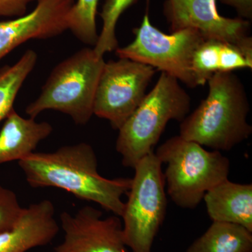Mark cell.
<instances>
[{
	"label": "cell",
	"mask_w": 252,
	"mask_h": 252,
	"mask_svg": "<svg viewBox=\"0 0 252 252\" xmlns=\"http://www.w3.org/2000/svg\"><path fill=\"white\" fill-rule=\"evenodd\" d=\"M135 37L127 46L116 49L119 59L132 60L175 77L189 88L198 87L192 69L195 50L205 40L197 30L187 28L165 34L151 23L148 11Z\"/></svg>",
	"instance_id": "7"
},
{
	"label": "cell",
	"mask_w": 252,
	"mask_h": 252,
	"mask_svg": "<svg viewBox=\"0 0 252 252\" xmlns=\"http://www.w3.org/2000/svg\"><path fill=\"white\" fill-rule=\"evenodd\" d=\"M137 0H106L102 6L100 17L102 28L94 50L99 57H104L106 53L112 52L117 49L118 40L116 28L123 13Z\"/></svg>",
	"instance_id": "19"
},
{
	"label": "cell",
	"mask_w": 252,
	"mask_h": 252,
	"mask_svg": "<svg viewBox=\"0 0 252 252\" xmlns=\"http://www.w3.org/2000/svg\"><path fill=\"white\" fill-rule=\"evenodd\" d=\"M163 14L170 32L191 28L200 32L205 39L239 45L252 39L248 35L250 21L222 16L217 10V0H165Z\"/></svg>",
	"instance_id": "10"
},
{
	"label": "cell",
	"mask_w": 252,
	"mask_h": 252,
	"mask_svg": "<svg viewBox=\"0 0 252 252\" xmlns=\"http://www.w3.org/2000/svg\"><path fill=\"white\" fill-rule=\"evenodd\" d=\"M157 71L130 59L105 62L94 95V115L119 130L143 100Z\"/></svg>",
	"instance_id": "8"
},
{
	"label": "cell",
	"mask_w": 252,
	"mask_h": 252,
	"mask_svg": "<svg viewBox=\"0 0 252 252\" xmlns=\"http://www.w3.org/2000/svg\"><path fill=\"white\" fill-rule=\"evenodd\" d=\"M52 131L49 123L37 122L32 118L26 119L13 109L0 130V165L19 161L33 153Z\"/></svg>",
	"instance_id": "15"
},
{
	"label": "cell",
	"mask_w": 252,
	"mask_h": 252,
	"mask_svg": "<svg viewBox=\"0 0 252 252\" xmlns=\"http://www.w3.org/2000/svg\"><path fill=\"white\" fill-rule=\"evenodd\" d=\"M154 153L167 165L163 176L167 193L181 208H195L209 190L229 175L228 158L180 135L168 139Z\"/></svg>",
	"instance_id": "5"
},
{
	"label": "cell",
	"mask_w": 252,
	"mask_h": 252,
	"mask_svg": "<svg viewBox=\"0 0 252 252\" xmlns=\"http://www.w3.org/2000/svg\"><path fill=\"white\" fill-rule=\"evenodd\" d=\"M220 3L231 6L236 11L238 17L252 21V0H219Z\"/></svg>",
	"instance_id": "22"
},
{
	"label": "cell",
	"mask_w": 252,
	"mask_h": 252,
	"mask_svg": "<svg viewBox=\"0 0 252 252\" xmlns=\"http://www.w3.org/2000/svg\"><path fill=\"white\" fill-rule=\"evenodd\" d=\"M190 97L175 77L161 72L152 90L119 130L116 149L124 167L133 169L154 148L171 120L188 116Z\"/></svg>",
	"instance_id": "3"
},
{
	"label": "cell",
	"mask_w": 252,
	"mask_h": 252,
	"mask_svg": "<svg viewBox=\"0 0 252 252\" xmlns=\"http://www.w3.org/2000/svg\"><path fill=\"white\" fill-rule=\"evenodd\" d=\"M32 0H0V16L20 17L26 14Z\"/></svg>",
	"instance_id": "21"
},
{
	"label": "cell",
	"mask_w": 252,
	"mask_h": 252,
	"mask_svg": "<svg viewBox=\"0 0 252 252\" xmlns=\"http://www.w3.org/2000/svg\"><path fill=\"white\" fill-rule=\"evenodd\" d=\"M52 201L43 200L23 207L17 221L0 233V252H26L51 243L59 233Z\"/></svg>",
	"instance_id": "12"
},
{
	"label": "cell",
	"mask_w": 252,
	"mask_h": 252,
	"mask_svg": "<svg viewBox=\"0 0 252 252\" xmlns=\"http://www.w3.org/2000/svg\"><path fill=\"white\" fill-rule=\"evenodd\" d=\"M212 221L241 225L252 232V185L228 179L209 190L203 198Z\"/></svg>",
	"instance_id": "14"
},
{
	"label": "cell",
	"mask_w": 252,
	"mask_h": 252,
	"mask_svg": "<svg viewBox=\"0 0 252 252\" xmlns=\"http://www.w3.org/2000/svg\"><path fill=\"white\" fill-rule=\"evenodd\" d=\"M162 162L154 152L137 162L127 192L122 218L123 233L132 252H152L167 210Z\"/></svg>",
	"instance_id": "6"
},
{
	"label": "cell",
	"mask_w": 252,
	"mask_h": 252,
	"mask_svg": "<svg viewBox=\"0 0 252 252\" xmlns=\"http://www.w3.org/2000/svg\"><path fill=\"white\" fill-rule=\"evenodd\" d=\"M252 69V39L233 44L217 39H205L195 50L192 69L198 86H204L214 74Z\"/></svg>",
	"instance_id": "13"
},
{
	"label": "cell",
	"mask_w": 252,
	"mask_h": 252,
	"mask_svg": "<svg viewBox=\"0 0 252 252\" xmlns=\"http://www.w3.org/2000/svg\"><path fill=\"white\" fill-rule=\"evenodd\" d=\"M23 209L15 192L0 185V233L15 224Z\"/></svg>",
	"instance_id": "20"
},
{
	"label": "cell",
	"mask_w": 252,
	"mask_h": 252,
	"mask_svg": "<svg viewBox=\"0 0 252 252\" xmlns=\"http://www.w3.org/2000/svg\"><path fill=\"white\" fill-rule=\"evenodd\" d=\"M18 162L31 187L63 189L122 217L125 206L122 197L128 192L132 179H107L99 175L97 156L91 144L81 142L52 152H34Z\"/></svg>",
	"instance_id": "1"
},
{
	"label": "cell",
	"mask_w": 252,
	"mask_h": 252,
	"mask_svg": "<svg viewBox=\"0 0 252 252\" xmlns=\"http://www.w3.org/2000/svg\"><path fill=\"white\" fill-rule=\"evenodd\" d=\"M209 91L180 125V136L215 151H230L252 135L250 102L243 83L233 72L215 73Z\"/></svg>",
	"instance_id": "2"
},
{
	"label": "cell",
	"mask_w": 252,
	"mask_h": 252,
	"mask_svg": "<svg viewBox=\"0 0 252 252\" xmlns=\"http://www.w3.org/2000/svg\"><path fill=\"white\" fill-rule=\"evenodd\" d=\"M64 233L56 252H128L120 217L102 218V212L86 205L74 215L63 212L60 216Z\"/></svg>",
	"instance_id": "9"
},
{
	"label": "cell",
	"mask_w": 252,
	"mask_h": 252,
	"mask_svg": "<svg viewBox=\"0 0 252 252\" xmlns=\"http://www.w3.org/2000/svg\"><path fill=\"white\" fill-rule=\"evenodd\" d=\"M185 252H252V232L241 225L213 221Z\"/></svg>",
	"instance_id": "16"
},
{
	"label": "cell",
	"mask_w": 252,
	"mask_h": 252,
	"mask_svg": "<svg viewBox=\"0 0 252 252\" xmlns=\"http://www.w3.org/2000/svg\"><path fill=\"white\" fill-rule=\"evenodd\" d=\"M74 0H37L30 14L0 21V60L31 39H47L68 30Z\"/></svg>",
	"instance_id": "11"
},
{
	"label": "cell",
	"mask_w": 252,
	"mask_h": 252,
	"mask_svg": "<svg viewBox=\"0 0 252 252\" xmlns=\"http://www.w3.org/2000/svg\"><path fill=\"white\" fill-rule=\"evenodd\" d=\"M36 61L35 51L28 49L15 64L0 69V122L14 109L16 96Z\"/></svg>",
	"instance_id": "17"
},
{
	"label": "cell",
	"mask_w": 252,
	"mask_h": 252,
	"mask_svg": "<svg viewBox=\"0 0 252 252\" xmlns=\"http://www.w3.org/2000/svg\"><path fill=\"white\" fill-rule=\"evenodd\" d=\"M99 0H77L68 14V30L87 45H95L99 34L96 27V14Z\"/></svg>",
	"instance_id": "18"
},
{
	"label": "cell",
	"mask_w": 252,
	"mask_h": 252,
	"mask_svg": "<svg viewBox=\"0 0 252 252\" xmlns=\"http://www.w3.org/2000/svg\"><path fill=\"white\" fill-rule=\"evenodd\" d=\"M104 63V58L91 48L79 50L60 63L39 97L26 107V114L36 119L41 113L52 109L69 116L77 125H86L94 115V95Z\"/></svg>",
	"instance_id": "4"
}]
</instances>
